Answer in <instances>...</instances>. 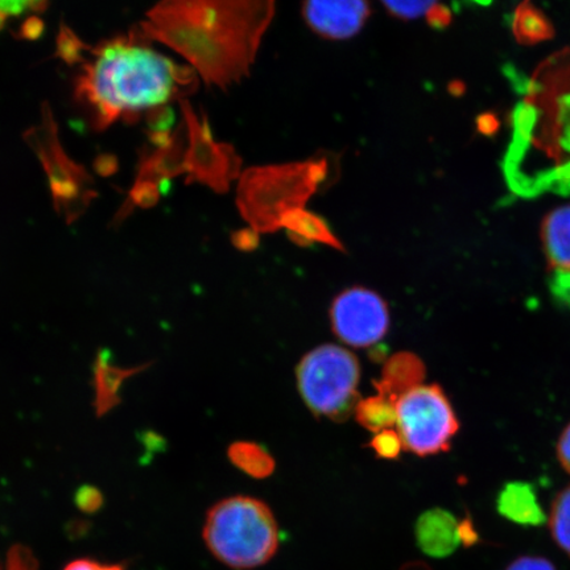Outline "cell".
<instances>
[{
	"instance_id": "1",
	"label": "cell",
	"mask_w": 570,
	"mask_h": 570,
	"mask_svg": "<svg viewBox=\"0 0 570 570\" xmlns=\"http://www.w3.org/2000/svg\"><path fill=\"white\" fill-rule=\"evenodd\" d=\"M274 16L275 3L265 0H176L149 10L138 33L180 53L209 87L226 89L249 75Z\"/></svg>"
},
{
	"instance_id": "2",
	"label": "cell",
	"mask_w": 570,
	"mask_h": 570,
	"mask_svg": "<svg viewBox=\"0 0 570 570\" xmlns=\"http://www.w3.org/2000/svg\"><path fill=\"white\" fill-rule=\"evenodd\" d=\"M505 174L519 194L570 187V48L548 57L527 83Z\"/></svg>"
},
{
	"instance_id": "3",
	"label": "cell",
	"mask_w": 570,
	"mask_h": 570,
	"mask_svg": "<svg viewBox=\"0 0 570 570\" xmlns=\"http://www.w3.org/2000/svg\"><path fill=\"white\" fill-rule=\"evenodd\" d=\"M145 41L139 33L107 41L85 63L76 95L97 128L167 105L197 88L194 69L176 66Z\"/></svg>"
},
{
	"instance_id": "4",
	"label": "cell",
	"mask_w": 570,
	"mask_h": 570,
	"mask_svg": "<svg viewBox=\"0 0 570 570\" xmlns=\"http://www.w3.org/2000/svg\"><path fill=\"white\" fill-rule=\"evenodd\" d=\"M330 175L327 158L248 168L238 185L240 216L256 233L279 232L285 214L303 209Z\"/></svg>"
},
{
	"instance_id": "5",
	"label": "cell",
	"mask_w": 570,
	"mask_h": 570,
	"mask_svg": "<svg viewBox=\"0 0 570 570\" xmlns=\"http://www.w3.org/2000/svg\"><path fill=\"white\" fill-rule=\"evenodd\" d=\"M203 537L214 558L237 570L266 566L281 544L273 510L261 499L247 495L214 504L206 514Z\"/></svg>"
},
{
	"instance_id": "6",
	"label": "cell",
	"mask_w": 570,
	"mask_h": 570,
	"mask_svg": "<svg viewBox=\"0 0 570 570\" xmlns=\"http://www.w3.org/2000/svg\"><path fill=\"white\" fill-rule=\"evenodd\" d=\"M297 389L317 417L342 423L361 402L358 358L345 347L326 344L306 353L296 367Z\"/></svg>"
},
{
	"instance_id": "7",
	"label": "cell",
	"mask_w": 570,
	"mask_h": 570,
	"mask_svg": "<svg viewBox=\"0 0 570 570\" xmlns=\"http://www.w3.org/2000/svg\"><path fill=\"white\" fill-rule=\"evenodd\" d=\"M396 431L404 449L419 455H436L451 449L460 422L439 384H422L397 401Z\"/></svg>"
},
{
	"instance_id": "8",
	"label": "cell",
	"mask_w": 570,
	"mask_h": 570,
	"mask_svg": "<svg viewBox=\"0 0 570 570\" xmlns=\"http://www.w3.org/2000/svg\"><path fill=\"white\" fill-rule=\"evenodd\" d=\"M26 140L38 153L47 170L57 212L66 217L67 223L80 217L96 196L91 177L62 151L48 107H45L41 125L28 131Z\"/></svg>"
},
{
	"instance_id": "9",
	"label": "cell",
	"mask_w": 570,
	"mask_h": 570,
	"mask_svg": "<svg viewBox=\"0 0 570 570\" xmlns=\"http://www.w3.org/2000/svg\"><path fill=\"white\" fill-rule=\"evenodd\" d=\"M330 316L333 333L355 348L376 345L390 330L387 303L365 287L342 291L332 303Z\"/></svg>"
},
{
	"instance_id": "10",
	"label": "cell",
	"mask_w": 570,
	"mask_h": 570,
	"mask_svg": "<svg viewBox=\"0 0 570 570\" xmlns=\"http://www.w3.org/2000/svg\"><path fill=\"white\" fill-rule=\"evenodd\" d=\"M190 146L184 156L183 170L190 181L208 185L218 194H226L230 183L239 177L242 159L235 149L213 139L206 118L199 119L187 101H183Z\"/></svg>"
},
{
	"instance_id": "11",
	"label": "cell",
	"mask_w": 570,
	"mask_h": 570,
	"mask_svg": "<svg viewBox=\"0 0 570 570\" xmlns=\"http://www.w3.org/2000/svg\"><path fill=\"white\" fill-rule=\"evenodd\" d=\"M370 12V4L362 0H313L303 4L306 23L331 40L353 38L365 26Z\"/></svg>"
},
{
	"instance_id": "12",
	"label": "cell",
	"mask_w": 570,
	"mask_h": 570,
	"mask_svg": "<svg viewBox=\"0 0 570 570\" xmlns=\"http://www.w3.org/2000/svg\"><path fill=\"white\" fill-rule=\"evenodd\" d=\"M541 242L556 294L570 304V204L547 214L541 224Z\"/></svg>"
},
{
	"instance_id": "13",
	"label": "cell",
	"mask_w": 570,
	"mask_h": 570,
	"mask_svg": "<svg viewBox=\"0 0 570 570\" xmlns=\"http://www.w3.org/2000/svg\"><path fill=\"white\" fill-rule=\"evenodd\" d=\"M416 543L431 558L444 559L458 550L460 539L459 520L443 509H432L420 515L415 525Z\"/></svg>"
},
{
	"instance_id": "14",
	"label": "cell",
	"mask_w": 570,
	"mask_h": 570,
	"mask_svg": "<svg viewBox=\"0 0 570 570\" xmlns=\"http://www.w3.org/2000/svg\"><path fill=\"white\" fill-rule=\"evenodd\" d=\"M426 375L422 358L411 352H399L383 363L380 381L374 386L381 394L401 399L409 391L422 386Z\"/></svg>"
},
{
	"instance_id": "15",
	"label": "cell",
	"mask_w": 570,
	"mask_h": 570,
	"mask_svg": "<svg viewBox=\"0 0 570 570\" xmlns=\"http://www.w3.org/2000/svg\"><path fill=\"white\" fill-rule=\"evenodd\" d=\"M499 514L520 525L537 527L546 522V514L530 484L509 483L498 497Z\"/></svg>"
},
{
	"instance_id": "16",
	"label": "cell",
	"mask_w": 570,
	"mask_h": 570,
	"mask_svg": "<svg viewBox=\"0 0 570 570\" xmlns=\"http://www.w3.org/2000/svg\"><path fill=\"white\" fill-rule=\"evenodd\" d=\"M282 227L288 232V237L296 245L311 247L315 244H323L345 252L342 242L334 235L330 225L317 214L298 209L285 214L282 219Z\"/></svg>"
},
{
	"instance_id": "17",
	"label": "cell",
	"mask_w": 570,
	"mask_h": 570,
	"mask_svg": "<svg viewBox=\"0 0 570 570\" xmlns=\"http://www.w3.org/2000/svg\"><path fill=\"white\" fill-rule=\"evenodd\" d=\"M138 367L119 368L112 366L109 353H99L95 367L96 383V412L98 416L105 415L119 403V390L128 377L137 374Z\"/></svg>"
},
{
	"instance_id": "18",
	"label": "cell",
	"mask_w": 570,
	"mask_h": 570,
	"mask_svg": "<svg viewBox=\"0 0 570 570\" xmlns=\"http://www.w3.org/2000/svg\"><path fill=\"white\" fill-rule=\"evenodd\" d=\"M233 465L254 480H266L273 475L276 462L267 449L253 441H237L227 449Z\"/></svg>"
},
{
	"instance_id": "19",
	"label": "cell",
	"mask_w": 570,
	"mask_h": 570,
	"mask_svg": "<svg viewBox=\"0 0 570 570\" xmlns=\"http://www.w3.org/2000/svg\"><path fill=\"white\" fill-rule=\"evenodd\" d=\"M356 422L374 434L396 426L397 401L377 392L376 395L361 399L354 412Z\"/></svg>"
},
{
	"instance_id": "20",
	"label": "cell",
	"mask_w": 570,
	"mask_h": 570,
	"mask_svg": "<svg viewBox=\"0 0 570 570\" xmlns=\"http://www.w3.org/2000/svg\"><path fill=\"white\" fill-rule=\"evenodd\" d=\"M512 32L520 45L533 46L553 38V26L532 3H522L517 7L512 18Z\"/></svg>"
},
{
	"instance_id": "21",
	"label": "cell",
	"mask_w": 570,
	"mask_h": 570,
	"mask_svg": "<svg viewBox=\"0 0 570 570\" xmlns=\"http://www.w3.org/2000/svg\"><path fill=\"white\" fill-rule=\"evenodd\" d=\"M550 530L554 543L570 558V487L554 499L550 515Z\"/></svg>"
},
{
	"instance_id": "22",
	"label": "cell",
	"mask_w": 570,
	"mask_h": 570,
	"mask_svg": "<svg viewBox=\"0 0 570 570\" xmlns=\"http://www.w3.org/2000/svg\"><path fill=\"white\" fill-rule=\"evenodd\" d=\"M368 446L377 459L389 461L401 458L404 449L401 434L396 430H386L374 434Z\"/></svg>"
},
{
	"instance_id": "23",
	"label": "cell",
	"mask_w": 570,
	"mask_h": 570,
	"mask_svg": "<svg viewBox=\"0 0 570 570\" xmlns=\"http://www.w3.org/2000/svg\"><path fill=\"white\" fill-rule=\"evenodd\" d=\"M434 2H383L392 17L402 20H413L426 16Z\"/></svg>"
},
{
	"instance_id": "24",
	"label": "cell",
	"mask_w": 570,
	"mask_h": 570,
	"mask_svg": "<svg viewBox=\"0 0 570 570\" xmlns=\"http://www.w3.org/2000/svg\"><path fill=\"white\" fill-rule=\"evenodd\" d=\"M453 13L446 6L434 2L426 12V21L434 30H444L452 23Z\"/></svg>"
},
{
	"instance_id": "25",
	"label": "cell",
	"mask_w": 570,
	"mask_h": 570,
	"mask_svg": "<svg viewBox=\"0 0 570 570\" xmlns=\"http://www.w3.org/2000/svg\"><path fill=\"white\" fill-rule=\"evenodd\" d=\"M505 570H558L550 560L539 558V556H523L511 562Z\"/></svg>"
},
{
	"instance_id": "26",
	"label": "cell",
	"mask_w": 570,
	"mask_h": 570,
	"mask_svg": "<svg viewBox=\"0 0 570 570\" xmlns=\"http://www.w3.org/2000/svg\"><path fill=\"white\" fill-rule=\"evenodd\" d=\"M76 502L85 512H95L101 508L102 495L95 488H82L78 491Z\"/></svg>"
},
{
	"instance_id": "27",
	"label": "cell",
	"mask_w": 570,
	"mask_h": 570,
	"mask_svg": "<svg viewBox=\"0 0 570 570\" xmlns=\"http://www.w3.org/2000/svg\"><path fill=\"white\" fill-rule=\"evenodd\" d=\"M233 244L242 252H254L259 246V233H256L252 227L234 233Z\"/></svg>"
},
{
	"instance_id": "28",
	"label": "cell",
	"mask_w": 570,
	"mask_h": 570,
	"mask_svg": "<svg viewBox=\"0 0 570 570\" xmlns=\"http://www.w3.org/2000/svg\"><path fill=\"white\" fill-rule=\"evenodd\" d=\"M9 570H36L32 554L24 548H13L10 552Z\"/></svg>"
},
{
	"instance_id": "29",
	"label": "cell",
	"mask_w": 570,
	"mask_h": 570,
	"mask_svg": "<svg viewBox=\"0 0 570 570\" xmlns=\"http://www.w3.org/2000/svg\"><path fill=\"white\" fill-rule=\"evenodd\" d=\"M45 6V3L38 2H0V16L4 18L17 17L28 10H41Z\"/></svg>"
},
{
	"instance_id": "30",
	"label": "cell",
	"mask_w": 570,
	"mask_h": 570,
	"mask_svg": "<svg viewBox=\"0 0 570 570\" xmlns=\"http://www.w3.org/2000/svg\"><path fill=\"white\" fill-rule=\"evenodd\" d=\"M558 458L561 466L570 474V424L562 431L559 439Z\"/></svg>"
},
{
	"instance_id": "31",
	"label": "cell",
	"mask_w": 570,
	"mask_h": 570,
	"mask_svg": "<svg viewBox=\"0 0 570 570\" xmlns=\"http://www.w3.org/2000/svg\"><path fill=\"white\" fill-rule=\"evenodd\" d=\"M498 127L499 122L494 114L487 112L476 118V130L484 135V137H493L498 131Z\"/></svg>"
},
{
	"instance_id": "32",
	"label": "cell",
	"mask_w": 570,
	"mask_h": 570,
	"mask_svg": "<svg viewBox=\"0 0 570 570\" xmlns=\"http://www.w3.org/2000/svg\"><path fill=\"white\" fill-rule=\"evenodd\" d=\"M460 539L466 547L479 543V533L474 530V525L470 520H463L460 523Z\"/></svg>"
},
{
	"instance_id": "33",
	"label": "cell",
	"mask_w": 570,
	"mask_h": 570,
	"mask_svg": "<svg viewBox=\"0 0 570 570\" xmlns=\"http://www.w3.org/2000/svg\"><path fill=\"white\" fill-rule=\"evenodd\" d=\"M63 570H124L119 566H101L91 560H76Z\"/></svg>"
}]
</instances>
